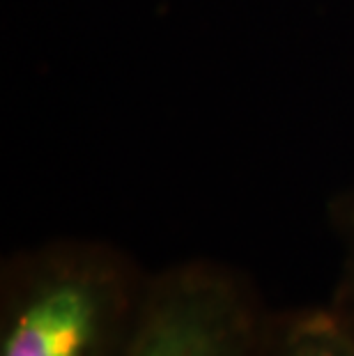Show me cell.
<instances>
[{
  "label": "cell",
  "instance_id": "cell-1",
  "mask_svg": "<svg viewBox=\"0 0 354 356\" xmlns=\"http://www.w3.org/2000/svg\"><path fill=\"white\" fill-rule=\"evenodd\" d=\"M150 283L102 239H51L0 267V356H129Z\"/></svg>",
  "mask_w": 354,
  "mask_h": 356
},
{
  "label": "cell",
  "instance_id": "cell-2",
  "mask_svg": "<svg viewBox=\"0 0 354 356\" xmlns=\"http://www.w3.org/2000/svg\"><path fill=\"white\" fill-rule=\"evenodd\" d=\"M274 313L248 278L214 260L152 274L129 356H269Z\"/></svg>",
  "mask_w": 354,
  "mask_h": 356
},
{
  "label": "cell",
  "instance_id": "cell-3",
  "mask_svg": "<svg viewBox=\"0 0 354 356\" xmlns=\"http://www.w3.org/2000/svg\"><path fill=\"white\" fill-rule=\"evenodd\" d=\"M269 356H354V320L331 304L274 313Z\"/></svg>",
  "mask_w": 354,
  "mask_h": 356
},
{
  "label": "cell",
  "instance_id": "cell-4",
  "mask_svg": "<svg viewBox=\"0 0 354 356\" xmlns=\"http://www.w3.org/2000/svg\"><path fill=\"white\" fill-rule=\"evenodd\" d=\"M329 216L343 248L341 274L329 304L354 320V193L341 195L331 202Z\"/></svg>",
  "mask_w": 354,
  "mask_h": 356
}]
</instances>
